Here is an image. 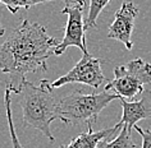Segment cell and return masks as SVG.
I'll return each mask as SVG.
<instances>
[{"label": "cell", "mask_w": 151, "mask_h": 148, "mask_svg": "<svg viewBox=\"0 0 151 148\" xmlns=\"http://www.w3.org/2000/svg\"><path fill=\"white\" fill-rule=\"evenodd\" d=\"M59 42L37 22L24 19L0 45V71L21 79L47 70V59Z\"/></svg>", "instance_id": "6da1fadb"}, {"label": "cell", "mask_w": 151, "mask_h": 148, "mask_svg": "<svg viewBox=\"0 0 151 148\" xmlns=\"http://www.w3.org/2000/svg\"><path fill=\"white\" fill-rule=\"evenodd\" d=\"M12 93L21 96V106L23 111V124L41 132L50 142L55 138L51 133V123L58 120V101L55 100L50 82L41 79L40 86H35L26 78L21 79L18 84H6Z\"/></svg>", "instance_id": "7a4b0ae2"}, {"label": "cell", "mask_w": 151, "mask_h": 148, "mask_svg": "<svg viewBox=\"0 0 151 148\" xmlns=\"http://www.w3.org/2000/svg\"><path fill=\"white\" fill-rule=\"evenodd\" d=\"M118 98L119 94L110 91L100 93L74 91L58 101V120L65 125H95L100 112Z\"/></svg>", "instance_id": "3957f363"}, {"label": "cell", "mask_w": 151, "mask_h": 148, "mask_svg": "<svg viewBox=\"0 0 151 148\" xmlns=\"http://www.w3.org/2000/svg\"><path fill=\"white\" fill-rule=\"evenodd\" d=\"M113 73L114 78L106 83L105 91H113L128 100L139 96L143 92V86L151 83V64L141 58L115 66Z\"/></svg>", "instance_id": "277c9868"}, {"label": "cell", "mask_w": 151, "mask_h": 148, "mask_svg": "<svg viewBox=\"0 0 151 148\" xmlns=\"http://www.w3.org/2000/svg\"><path fill=\"white\" fill-rule=\"evenodd\" d=\"M106 79L101 70V59L93 58L88 54V51L83 52L81 60L78 61L67 74L62 75L60 78L50 82V87L52 89L69 84V83H81L88 87L97 89L101 87Z\"/></svg>", "instance_id": "5b68a950"}, {"label": "cell", "mask_w": 151, "mask_h": 148, "mask_svg": "<svg viewBox=\"0 0 151 148\" xmlns=\"http://www.w3.org/2000/svg\"><path fill=\"white\" fill-rule=\"evenodd\" d=\"M86 4H81L80 1L68 0L65 6L62 9V14L68 17L65 24V35L62 42H59L54 49V55H62L68 47L74 46L78 47L82 52L87 51L85 39V19H83V9Z\"/></svg>", "instance_id": "8992f818"}, {"label": "cell", "mask_w": 151, "mask_h": 148, "mask_svg": "<svg viewBox=\"0 0 151 148\" xmlns=\"http://www.w3.org/2000/svg\"><path fill=\"white\" fill-rule=\"evenodd\" d=\"M138 16V8L131 0H126L122 3L120 8L115 12V17L113 23L109 26L108 39L120 41L127 50H132L131 36L134 28V21Z\"/></svg>", "instance_id": "52a82bcc"}, {"label": "cell", "mask_w": 151, "mask_h": 148, "mask_svg": "<svg viewBox=\"0 0 151 148\" xmlns=\"http://www.w3.org/2000/svg\"><path fill=\"white\" fill-rule=\"evenodd\" d=\"M123 109V115L119 124L127 125L129 129H133L138 121L151 119V91L143 89L141 93V100L138 101H127L123 97L119 98Z\"/></svg>", "instance_id": "ba28073f"}, {"label": "cell", "mask_w": 151, "mask_h": 148, "mask_svg": "<svg viewBox=\"0 0 151 148\" xmlns=\"http://www.w3.org/2000/svg\"><path fill=\"white\" fill-rule=\"evenodd\" d=\"M92 128H93V125H87V132L86 133H81L74 139H72L68 144H62V146H59L56 148H96L97 144L101 140L115 134L122 128V125L118 123L115 127L104 129V130H99V132H93Z\"/></svg>", "instance_id": "9c48e42d"}, {"label": "cell", "mask_w": 151, "mask_h": 148, "mask_svg": "<svg viewBox=\"0 0 151 148\" xmlns=\"http://www.w3.org/2000/svg\"><path fill=\"white\" fill-rule=\"evenodd\" d=\"M96 148H137V144L132 139V129L127 125H123L115 139H113L111 142H106L105 139L101 140Z\"/></svg>", "instance_id": "30bf717a"}, {"label": "cell", "mask_w": 151, "mask_h": 148, "mask_svg": "<svg viewBox=\"0 0 151 148\" xmlns=\"http://www.w3.org/2000/svg\"><path fill=\"white\" fill-rule=\"evenodd\" d=\"M4 104H5V112H6V121H8L9 133H10V140H12L13 148H23L17 137V132L14 128L13 123V116H12V91L8 86L5 87V93H4Z\"/></svg>", "instance_id": "8fae6325"}, {"label": "cell", "mask_w": 151, "mask_h": 148, "mask_svg": "<svg viewBox=\"0 0 151 148\" xmlns=\"http://www.w3.org/2000/svg\"><path fill=\"white\" fill-rule=\"evenodd\" d=\"M110 0H90V6H88V14L85 21V29H91L96 28V21L99 18L100 13L105 9Z\"/></svg>", "instance_id": "7c38bea8"}, {"label": "cell", "mask_w": 151, "mask_h": 148, "mask_svg": "<svg viewBox=\"0 0 151 148\" xmlns=\"http://www.w3.org/2000/svg\"><path fill=\"white\" fill-rule=\"evenodd\" d=\"M47 1H54V0H0V3H3L12 14H16L21 8L29 9L31 6L41 4V3H47ZM72 1H78V0H72Z\"/></svg>", "instance_id": "4fadbf2b"}, {"label": "cell", "mask_w": 151, "mask_h": 148, "mask_svg": "<svg viewBox=\"0 0 151 148\" xmlns=\"http://www.w3.org/2000/svg\"><path fill=\"white\" fill-rule=\"evenodd\" d=\"M134 129L138 132V134L142 137V147L141 148H151V130L150 129L143 130L138 125H134Z\"/></svg>", "instance_id": "5bb4252c"}, {"label": "cell", "mask_w": 151, "mask_h": 148, "mask_svg": "<svg viewBox=\"0 0 151 148\" xmlns=\"http://www.w3.org/2000/svg\"><path fill=\"white\" fill-rule=\"evenodd\" d=\"M4 32H5V29H4V27H3L1 24H0V36H3L4 35Z\"/></svg>", "instance_id": "9a60e30c"}, {"label": "cell", "mask_w": 151, "mask_h": 148, "mask_svg": "<svg viewBox=\"0 0 151 148\" xmlns=\"http://www.w3.org/2000/svg\"><path fill=\"white\" fill-rule=\"evenodd\" d=\"M78 1L82 3V4H86V1H85V0H78Z\"/></svg>", "instance_id": "2e32d148"}]
</instances>
